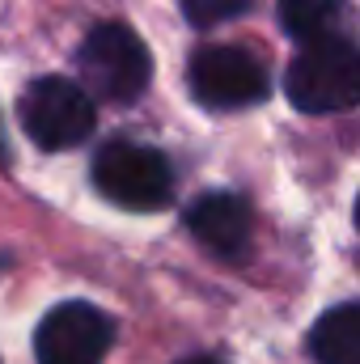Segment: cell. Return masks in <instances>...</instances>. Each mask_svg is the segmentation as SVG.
Listing matches in <instances>:
<instances>
[{
	"mask_svg": "<svg viewBox=\"0 0 360 364\" xmlns=\"http://www.w3.org/2000/svg\"><path fill=\"white\" fill-rule=\"evenodd\" d=\"M284 93L301 114H335L360 106V47L352 38L309 43L288 64Z\"/></svg>",
	"mask_w": 360,
	"mask_h": 364,
	"instance_id": "cell-1",
	"label": "cell"
},
{
	"mask_svg": "<svg viewBox=\"0 0 360 364\" xmlns=\"http://www.w3.org/2000/svg\"><path fill=\"white\" fill-rule=\"evenodd\" d=\"M81 81L106 102H136L153 81V55L144 38L123 21H102L81 38Z\"/></svg>",
	"mask_w": 360,
	"mask_h": 364,
	"instance_id": "cell-2",
	"label": "cell"
},
{
	"mask_svg": "<svg viewBox=\"0 0 360 364\" xmlns=\"http://www.w3.org/2000/svg\"><path fill=\"white\" fill-rule=\"evenodd\" d=\"M93 186L127 212H157L174 195V170L149 144L106 140L93 157Z\"/></svg>",
	"mask_w": 360,
	"mask_h": 364,
	"instance_id": "cell-3",
	"label": "cell"
},
{
	"mask_svg": "<svg viewBox=\"0 0 360 364\" xmlns=\"http://www.w3.org/2000/svg\"><path fill=\"white\" fill-rule=\"evenodd\" d=\"M17 114H21L26 136L47 153L85 144L97 123L90 93L68 77H34L17 102Z\"/></svg>",
	"mask_w": 360,
	"mask_h": 364,
	"instance_id": "cell-4",
	"label": "cell"
},
{
	"mask_svg": "<svg viewBox=\"0 0 360 364\" xmlns=\"http://www.w3.org/2000/svg\"><path fill=\"white\" fill-rule=\"evenodd\" d=\"M186 81L199 106L208 110H238V106H255L268 97V68L246 51V47H221L208 43L191 55L186 64Z\"/></svg>",
	"mask_w": 360,
	"mask_h": 364,
	"instance_id": "cell-5",
	"label": "cell"
},
{
	"mask_svg": "<svg viewBox=\"0 0 360 364\" xmlns=\"http://www.w3.org/2000/svg\"><path fill=\"white\" fill-rule=\"evenodd\" d=\"M115 343V318L90 301H60L34 331L38 364H102Z\"/></svg>",
	"mask_w": 360,
	"mask_h": 364,
	"instance_id": "cell-6",
	"label": "cell"
},
{
	"mask_svg": "<svg viewBox=\"0 0 360 364\" xmlns=\"http://www.w3.org/2000/svg\"><path fill=\"white\" fill-rule=\"evenodd\" d=\"M186 229L221 259H238L246 246H250V233H255V220H250V208L242 195H229V191H208L199 195L191 208H186Z\"/></svg>",
	"mask_w": 360,
	"mask_h": 364,
	"instance_id": "cell-7",
	"label": "cell"
},
{
	"mask_svg": "<svg viewBox=\"0 0 360 364\" xmlns=\"http://www.w3.org/2000/svg\"><path fill=\"white\" fill-rule=\"evenodd\" d=\"M280 26L297 38V43H331V38H348L352 30V4L348 0H280Z\"/></svg>",
	"mask_w": 360,
	"mask_h": 364,
	"instance_id": "cell-8",
	"label": "cell"
},
{
	"mask_svg": "<svg viewBox=\"0 0 360 364\" xmlns=\"http://www.w3.org/2000/svg\"><path fill=\"white\" fill-rule=\"evenodd\" d=\"M314 364H360V301L331 305L309 326Z\"/></svg>",
	"mask_w": 360,
	"mask_h": 364,
	"instance_id": "cell-9",
	"label": "cell"
},
{
	"mask_svg": "<svg viewBox=\"0 0 360 364\" xmlns=\"http://www.w3.org/2000/svg\"><path fill=\"white\" fill-rule=\"evenodd\" d=\"M255 0H182V13L195 30H212L221 21H233L242 13H250Z\"/></svg>",
	"mask_w": 360,
	"mask_h": 364,
	"instance_id": "cell-10",
	"label": "cell"
},
{
	"mask_svg": "<svg viewBox=\"0 0 360 364\" xmlns=\"http://www.w3.org/2000/svg\"><path fill=\"white\" fill-rule=\"evenodd\" d=\"M179 364H225V360H216V356H191V360H179Z\"/></svg>",
	"mask_w": 360,
	"mask_h": 364,
	"instance_id": "cell-11",
	"label": "cell"
},
{
	"mask_svg": "<svg viewBox=\"0 0 360 364\" xmlns=\"http://www.w3.org/2000/svg\"><path fill=\"white\" fill-rule=\"evenodd\" d=\"M9 161V153H4V132H0V166Z\"/></svg>",
	"mask_w": 360,
	"mask_h": 364,
	"instance_id": "cell-12",
	"label": "cell"
},
{
	"mask_svg": "<svg viewBox=\"0 0 360 364\" xmlns=\"http://www.w3.org/2000/svg\"><path fill=\"white\" fill-rule=\"evenodd\" d=\"M356 229H360V199H356Z\"/></svg>",
	"mask_w": 360,
	"mask_h": 364,
	"instance_id": "cell-13",
	"label": "cell"
},
{
	"mask_svg": "<svg viewBox=\"0 0 360 364\" xmlns=\"http://www.w3.org/2000/svg\"><path fill=\"white\" fill-rule=\"evenodd\" d=\"M0 267H4V259H0Z\"/></svg>",
	"mask_w": 360,
	"mask_h": 364,
	"instance_id": "cell-14",
	"label": "cell"
}]
</instances>
